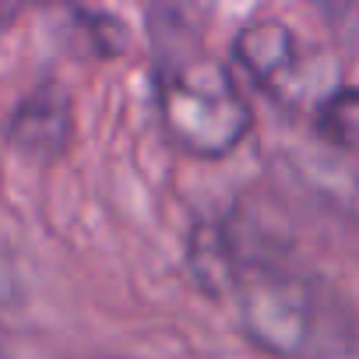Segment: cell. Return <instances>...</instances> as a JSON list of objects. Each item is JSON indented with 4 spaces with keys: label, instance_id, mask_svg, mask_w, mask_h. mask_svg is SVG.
Listing matches in <instances>:
<instances>
[{
    "label": "cell",
    "instance_id": "obj_6",
    "mask_svg": "<svg viewBox=\"0 0 359 359\" xmlns=\"http://www.w3.org/2000/svg\"><path fill=\"white\" fill-rule=\"evenodd\" d=\"M317 130L334 148H341L348 155H359V88L355 85L331 88L320 99V106H317Z\"/></svg>",
    "mask_w": 359,
    "mask_h": 359
},
{
    "label": "cell",
    "instance_id": "obj_7",
    "mask_svg": "<svg viewBox=\"0 0 359 359\" xmlns=\"http://www.w3.org/2000/svg\"><path fill=\"white\" fill-rule=\"evenodd\" d=\"M74 22H78L88 50L99 60L120 57L127 50V43H130V29H127V22L116 11H106V8H74Z\"/></svg>",
    "mask_w": 359,
    "mask_h": 359
},
{
    "label": "cell",
    "instance_id": "obj_2",
    "mask_svg": "<svg viewBox=\"0 0 359 359\" xmlns=\"http://www.w3.org/2000/svg\"><path fill=\"white\" fill-rule=\"evenodd\" d=\"M155 99L165 137L198 158L229 155L254 123L250 102L229 67L201 46L155 60Z\"/></svg>",
    "mask_w": 359,
    "mask_h": 359
},
{
    "label": "cell",
    "instance_id": "obj_5",
    "mask_svg": "<svg viewBox=\"0 0 359 359\" xmlns=\"http://www.w3.org/2000/svg\"><path fill=\"white\" fill-rule=\"evenodd\" d=\"M243 254L229 226L219 219H198L187 233V271L208 296H233Z\"/></svg>",
    "mask_w": 359,
    "mask_h": 359
},
{
    "label": "cell",
    "instance_id": "obj_8",
    "mask_svg": "<svg viewBox=\"0 0 359 359\" xmlns=\"http://www.w3.org/2000/svg\"><path fill=\"white\" fill-rule=\"evenodd\" d=\"M95 359H109V355H95Z\"/></svg>",
    "mask_w": 359,
    "mask_h": 359
},
{
    "label": "cell",
    "instance_id": "obj_3",
    "mask_svg": "<svg viewBox=\"0 0 359 359\" xmlns=\"http://www.w3.org/2000/svg\"><path fill=\"white\" fill-rule=\"evenodd\" d=\"M71 134H74V109H71L67 88L57 78L32 85L15 106L11 123H8L11 148H18L22 155L36 162H50L64 155V148L71 144Z\"/></svg>",
    "mask_w": 359,
    "mask_h": 359
},
{
    "label": "cell",
    "instance_id": "obj_4",
    "mask_svg": "<svg viewBox=\"0 0 359 359\" xmlns=\"http://www.w3.org/2000/svg\"><path fill=\"white\" fill-rule=\"evenodd\" d=\"M233 57L236 64L257 81V85H278L299 60V39L292 25L278 15H254L247 18L233 36Z\"/></svg>",
    "mask_w": 359,
    "mask_h": 359
},
{
    "label": "cell",
    "instance_id": "obj_1",
    "mask_svg": "<svg viewBox=\"0 0 359 359\" xmlns=\"http://www.w3.org/2000/svg\"><path fill=\"white\" fill-rule=\"evenodd\" d=\"M243 334L275 359H345L359 320L341 292L278 257H247L233 285Z\"/></svg>",
    "mask_w": 359,
    "mask_h": 359
}]
</instances>
